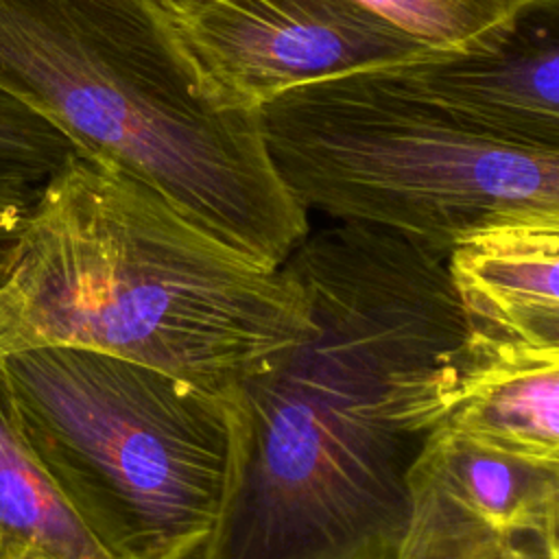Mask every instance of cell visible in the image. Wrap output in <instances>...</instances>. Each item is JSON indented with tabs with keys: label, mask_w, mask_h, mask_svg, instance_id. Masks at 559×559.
I'll use <instances>...</instances> for the list:
<instances>
[{
	"label": "cell",
	"mask_w": 559,
	"mask_h": 559,
	"mask_svg": "<svg viewBox=\"0 0 559 559\" xmlns=\"http://www.w3.org/2000/svg\"><path fill=\"white\" fill-rule=\"evenodd\" d=\"M258 111L286 190L338 223L391 231L445 260L485 229L559 221V151L476 135L384 70L295 87Z\"/></svg>",
	"instance_id": "cell-4"
},
{
	"label": "cell",
	"mask_w": 559,
	"mask_h": 559,
	"mask_svg": "<svg viewBox=\"0 0 559 559\" xmlns=\"http://www.w3.org/2000/svg\"><path fill=\"white\" fill-rule=\"evenodd\" d=\"M0 559H111L35 454L0 356Z\"/></svg>",
	"instance_id": "cell-11"
},
{
	"label": "cell",
	"mask_w": 559,
	"mask_h": 559,
	"mask_svg": "<svg viewBox=\"0 0 559 559\" xmlns=\"http://www.w3.org/2000/svg\"><path fill=\"white\" fill-rule=\"evenodd\" d=\"M166 20H175V17H183L210 2L216 0H148Z\"/></svg>",
	"instance_id": "cell-14"
},
{
	"label": "cell",
	"mask_w": 559,
	"mask_h": 559,
	"mask_svg": "<svg viewBox=\"0 0 559 559\" xmlns=\"http://www.w3.org/2000/svg\"><path fill=\"white\" fill-rule=\"evenodd\" d=\"M312 332L225 389L229 452L201 559H393L408 472L456 400L467 328L443 260L358 223L284 260Z\"/></svg>",
	"instance_id": "cell-1"
},
{
	"label": "cell",
	"mask_w": 559,
	"mask_h": 559,
	"mask_svg": "<svg viewBox=\"0 0 559 559\" xmlns=\"http://www.w3.org/2000/svg\"><path fill=\"white\" fill-rule=\"evenodd\" d=\"M0 92L264 266L310 231L260 111L214 103L148 0H0Z\"/></svg>",
	"instance_id": "cell-3"
},
{
	"label": "cell",
	"mask_w": 559,
	"mask_h": 559,
	"mask_svg": "<svg viewBox=\"0 0 559 559\" xmlns=\"http://www.w3.org/2000/svg\"><path fill=\"white\" fill-rule=\"evenodd\" d=\"M382 70L476 135L559 151V0L520 13L476 46Z\"/></svg>",
	"instance_id": "cell-8"
},
{
	"label": "cell",
	"mask_w": 559,
	"mask_h": 559,
	"mask_svg": "<svg viewBox=\"0 0 559 559\" xmlns=\"http://www.w3.org/2000/svg\"><path fill=\"white\" fill-rule=\"evenodd\" d=\"M72 153L52 124L0 92V231Z\"/></svg>",
	"instance_id": "cell-13"
},
{
	"label": "cell",
	"mask_w": 559,
	"mask_h": 559,
	"mask_svg": "<svg viewBox=\"0 0 559 559\" xmlns=\"http://www.w3.org/2000/svg\"><path fill=\"white\" fill-rule=\"evenodd\" d=\"M26 437L111 559H190L225 496V391L76 347L4 356Z\"/></svg>",
	"instance_id": "cell-5"
},
{
	"label": "cell",
	"mask_w": 559,
	"mask_h": 559,
	"mask_svg": "<svg viewBox=\"0 0 559 559\" xmlns=\"http://www.w3.org/2000/svg\"><path fill=\"white\" fill-rule=\"evenodd\" d=\"M432 52L476 46L548 0H356Z\"/></svg>",
	"instance_id": "cell-12"
},
{
	"label": "cell",
	"mask_w": 559,
	"mask_h": 559,
	"mask_svg": "<svg viewBox=\"0 0 559 559\" xmlns=\"http://www.w3.org/2000/svg\"><path fill=\"white\" fill-rule=\"evenodd\" d=\"M310 332L286 266L79 153L0 231V356L76 347L225 391Z\"/></svg>",
	"instance_id": "cell-2"
},
{
	"label": "cell",
	"mask_w": 559,
	"mask_h": 559,
	"mask_svg": "<svg viewBox=\"0 0 559 559\" xmlns=\"http://www.w3.org/2000/svg\"><path fill=\"white\" fill-rule=\"evenodd\" d=\"M166 22L225 109L432 52L356 0H216Z\"/></svg>",
	"instance_id": "cell-6"
},
{
	"label": "cell",
	"mask_w": 559,
	"mask_h": 559,
	"mask_svg": "<svg viewBox=\"0 0 559 559\" xmlns=\"http://www.w3.org/2000/svg\"><path fill=\"white\" fill-rule=\"evenodd\" d=\"M559 463L513 456L448 430L408 472V518L393 559H557Z\"/></svg>",
	"instance_id": "cell-7"
},
{
	"label": "cell",
	"mask_w": 559,
	"mask_h": 559,
	"mask_svg": "<svg viewBox=\"0 0 559 559\" xmlns=\"http://www.w3.org/2000/svg\"><path fill=\"white\" fill-rule=\"evenodd\" d=\"M461 389L441 424L487 448L559 463V349L467 336Z\"/></svg>",
	"instance_id": "cell-10"
},
{
	"label": "cell",
	"mask_w": 559,
	"mask_h": 559,
	"mask_svg": "<svg viewBox=\"0 0 559 559\" xmlns=\"http://www.w3.org/2000/svg\"><path fill=\"white\" fill-rule=\"evenodd\" d=\"M443 266L469 338L559 349V221L485 229L456 245Z\"/></svg>",
	"instance_id": "cell-9"
}]
</instances>
